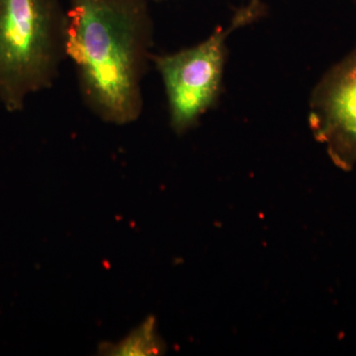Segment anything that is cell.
Segmentation results:
<instances>
[{"label": "cell", "mask_w": 356, "mask_h": 356, "mask_svg": "<svg viewBox=\"0 0 356 356\" xmlns=\"http://www.w3.org/2000/svg\"><path fill=\"white\" fill-rule=\"evenodd\" d=\"M65 50L84 103L100 120L128 125L143 113L142 81L154 23L146 0H70Z\"/></svg>", "instance_id": "cell-1"}, {"label": "cell", "mask_w": 356, "mask_h": 356, "mask_svg": "<svg viewBox=\"0 0 356 356\" xmlns=\"http://www.w3.org/2000/svg\"><path fill=\"white\" fill-rule=\"evenodd\" d=\"M60 0H0V103L10 113L51 88L67 58Z\"/></svg>", "instance_id": "cell-2"}, {"label": "cell", "mask_w": 356, "mask_h": 356, "mask_svg": "<svg viewBox=\"0 0 356 356\" xmlns=\"http://www.w3.org/2000/svg\"><path fill=\"white\" fill-rule=\"evenodd\" d=\"M266 10L261 0H250L236 11L228 27L219 26L196 46L172 54L152 55L151 62L165 86L173 132H188L203 115L216 106L228 56L227 40L236 30L261 18Z\"/></svg>", "instance_id": "cell-3"}, {"label": "cell", "mask_w": 356, "mask_h": 356, "mask_svg": "<svg viewBox=\"0 0 356 356\" xmlns=\"http://www.w3.org/2000/svg\"><path fill=\"white\" fill-rule=\"evenodd\" d=\"M309 127L315 139L327 147L337 168L353 170L356 165V44L312 91Z\"/></svg>", "instance_id": "cell-4"}, {"label": "cell", "mask_w": 356, "mask_h": 356, "mask_svg": "<svg viewBox=\"0 0 356 356\" xmlns=\"http://www.w3.org/2000/svg\"><path fill=\"white\" fill-rule=\"evenodd\" d=\"M165 350L158 336L156 321L149 318L137 329L134 330L121 343L113 346L112 355H156Z\"/></svg>", "instance_id": "cell-5"}, {"label": "cell", "mask_w": 356, "mask_h": 356, "mask_svg": "<svg viewBox=\"0 0 356 356\" xmlns=\"http://www.w3.org/2000/svg\"><path fill=\"white\" fill-rule=\"evenodd\" d=\"M156 1H161V0H156Z\"/></svg>", "instance_id": "cell-6"}]
</instances>
